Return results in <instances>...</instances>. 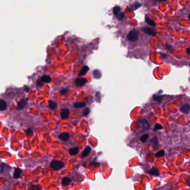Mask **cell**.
Instances as JSON below:
<instances>
[{"mask_svg":"<svg viewBox=\"0 0 190 190\" xmlns=\"http://www.w3.org/2000/svg\"><path fill=\"white\" fill-rule=\"evenodd\" d=\"M70 114L69 110L67 108L63 109L61 112V117L62 119H66L69 118Z\"/></svg>","mask_w":190,"mask_h":190,"instance_id":"obj_6","label":"cell"},{"mask_svg":"<svg viewBox=\"0 0 190 190\" xmlns=\"http://www.w3.org/2000/svg\"><path fill=\"white\" fill-rule=\"evenodd\" d=\"M68 92H69V89H68V88L63 89L61 91V94L62 95H64V94H66Z\"/></svg>","mask_w":190,"mask_h":190,"instance_id":"obj_28","label":"cell"},{"mask_svg":"<svg viewBox=\"0 0 190 190\" xmlns=\"http://www.w3.org/2000/svg\"><path fill=\"white\" fill-rule=\"evenodd\" d=\"M153 99L156 102H161L163 99L162 96H157V95H154L153 96Z\"/></svg>","mask_w":190,"mask_h":190,"instance_id":"obj_22","label":"cell"},{"mask_svg":"<svg viewBox=\"0 0 190 190\" xmlns=\"http://www.w3.org/2000/svg\"><path fill=\"white\" fill-rule=\"evenodd\" d=\"M91 147H90V146H87V147H86V148L85 149V150H83V153H82V157L83 158H84V157H85L87 156L90 154V152H91Z\"/></svg>","mask_w":190,"mask_h":190,"instance_id":"obj_13","label":"cell"},{"mask_svg":"<svg viewBox=\"0 0 190 190\" xmlns=\"http://www.w3.org/2000/svg\"><path fill=\"white\" fill-rule=\"evenodd\" d=\"M59 139L62 141H66L70 138V134L69 133H63L59 135Z\"/></svg>","mask_w":190,"mask_h":190,"instance_id":"obj_8","label":"cell"},{"mask_svg":"<svg viewBox=\"0 0 190 190\" xmlns=\"http://www.w3.org/2000/svg\"><path fill=\"white\" fill-rule=\"evenodd\" d=\"M186 53H187L189 55H190V47H189V48H187V49H186Z\"/></svg>","mask_w":190,"mask_h":190,"instance_id":"obj_32","label":"cell"},{"mask_svg":"<svg viewBox=\"0 0 190 190\" xmlns=\"http://www.w3.org/2000/svg\"><path fill=\"white\" fill-rule=\"evenodd\" d=\"M189 65H190V63H189Z\"/></svg>","mask_w":190,"mask_h":190,"instance_id":"obj_35","label":"cell"},{"mask_svg":"<svg viewBox=\"0 0 190 190\" xmlns=\"http://www.w3.org/2000/svg\"><path fill=\"white\" fill-rule=\"evenodd\" d=\"M116 17H117V18L119 20V21H121V20H122L124 19V17H125V14H124V12H120L119 14L116 16Z\"/></svg>","mask_w":190,"mask_h":190,"instance_id":"obj_26","label":"cell"},{"mask_svg":"<svg viewBox=\"0 0 190 190\" xmlns=\"http://www.w3.org/2000/svg\"><path fill=\"white\" fill-rule=\"evenodd\" d=\"M63 166H64V164L62 162L59 161H55V160L52 161L51 163V165H50L51 167L55 170L61 169L63 167Z\"/></svg>","mask_w":190,"mask_h":190,"instance_id":"obj_2","label":"cell"},{"mask_svg":"<svg viewBox=\"0 0 190 190\" xmlns=\"http://www.w3.org/2000/svg\"><path fill=\"white\" fill-rule=\"evenodd\" d=\"M32 134V131L31 129H28L27 131H26V135H27L28 136L29 135H31Z\"/></svg>","mask_w":190,"mask_h":190,"instance_id":"obj_31","label":"cell"},{"mask_svg":"<svg viewBox=\"0 0 190 190\" xmlns=\"http://www.w3.org/2000/svg\"><path fill=\"white\" fill-rule=\"evenodd\" d=\"M187 185H188L189 186H190V178L188 180V181H187Z\"/></svg>","mask_w":190,"mask_h":190,"instance_id":"obj_33","label":"cell"},{"mask_svg":"<svg viewBox=\"0 0 190 190\" xmlns=\"http://www.w3.org/2000/svg\"><path fill=\"white\" fill-rule=\"evenodd\" d=\"M149 173L150 174L154 175L156 176H158L159 174L158 169L156 167H153L152 169H151L149 171Z\"/></svg>","mask_w":190,"mask_h":190,"instance_id":"obj_12","label":"cell"},{"mask_svg":"<svg viewBox=\"0 0 190 190\" xmlns=\"http://www.w3.org/2000/svg\"><path fill=\"white\" fill-rule=\"evenodd\" d=\"M165 150H159V151H158V152L156 153V157H157V158L162 157H163V156H165Z\"/></svg>","mask_w":190,"mask_h":190,"instance_id":"obj_23","label":"cell"},{"mask_svg":"<svg viewBox=\"0 0 190 190\" xmlns=\"http://www.w3.org/2000/svg\"><path fill=\"white\" fill-rule=\"evenodd\" d=\"M163 129L162 126H161V124H159L158 123H156L154 127V131H157V130H160V129Z\"/></svg>","mask_w":190,"mask_h":190,"instance_id":"obj_27","label":"cell"},{"mask_svg":"<svg viewBox=\"0 0 190 190\" xmlns=\"http://www.w3.org/2000/svg\"><path fill=\"white\" fill-rule=\"evenodd\" d=\"M41 81L44 83H50L51 81V78L48 75H44L41 78Z\"/></svg>","mask_w":190,"mask_h":190,"instance_id":"obj_18","label":"cell"},{"mask_svg":"<svg viewBox=\"0 0 190 190\" xmlns=\"http://www.w3.org/2000/svg\"><path fill=\"white\" fill-rule=\"evenodd\" d=\"M189 20H190V14L189 15Z\"/></svg>","mask_w":190,"mask_h":190,"instance_id":"obj_34","label":"cell"},{"mask_svg":"<svg viewBox=\"0 0 190 190\" xmlns=\"http://www.w3.org/2000/svg\"><path fill=\"white\" fill-rule=\"evenodd\" d=\"M87 82V79L85 78H79L76 79L75 80V84L77 87H82Z\"/></svg>","mask_w":190,"mask_h":190,"instance_id":"obj_5","label":"cell"},{"mask_svg":"<svg viewBox=\"0 0 190 190\" xmlns=\"http://www.w3.org/2000/svg\"><path fill=\"white\" fill-rule=\"evenodd\" d=\"M138 35H139V32L137 30H134L129 32L127 36V39L130 41L134 42L138 39Z\"/></svg>","mask_w":190,"mask_h":190,"instance_id":"obj_1","label":"cell"},{"mask_svg":"<svg viewBox=\"0 0 190 190\" xmlns=\"http://www.w3.org/2000/svg\"><path fill=\"white\" fill-rule=\"evenodd\" d=\"M90 111V109L89 108L85 109L84 110V111H83V116H87V115L89 114Z\"/></svg>","mask_w":190,"mask_h":190,"instance_id":"obj_29","label":"cell"},{"mask_svg":"<svg viewBox=\"0 0 190 190\" xmlns=\"http://www.w3.org/2000/svg\"><path fill=\"white\" fill-rule=\"evenodd\" d=\"M5 166V164L3 163H0V172H2L3 171V168Z\"/></svg>","mask_w":190,"mask_h":190,"instance_id":"obj_30","label":"cell"},{"mask_svg":"<svg viewBox=\"0 0 190 190\" xmlns=\"http://www.w3.org/2000/svg\"><path fill=\"white\" fill-rule=\"evenodd\" d=\"M7 107V104L5 101L2 99H0V111H5Z\"/></svg>","mask_w":190,"mask_h":190,"instance_id":"obj_11","label":"cell"},{"mask_svg":"<svg viewBox=\"0 0 190 190\" xmlns=\"http://www.w3.org/2000/svg\"><path fill=\"white\" fill-rule=\"evenodd\" d=\"M120 11H121V8L119 7V6H115L113 9V14L117 16L119 14L120 12Z\"/></svg>","mask_w":190,"mask_h":190,"instance_id":"obj_24","label":"cell"},{"mask_svg":"<svg viewBox=\"0 0 190 190\" xmlns=\"http://www.w3.org/2000/svg\"><path fill=\"white\" fill-rule=\"evenodd\" d=\"M149 134H145V135H143L142 136H141L140 138V141L142 142H145L147 141V139L149 138Z\"/></svg>","mask_w":190,"mask_h":190,"instance_id":"obj_25","label":"cell"},{"mask_svg":"<svg viewBox=\"0 0 190 190\" xmlns=\"http://www.w3.org/2000/svg\"><path fill=\"white\" fill-rule=\"evenodd\" d=\"M74 107L76 108H83L85 107L86 106V104L83 102L82 103H75L73 105Z\"/></svg>","mask_w":190,"mask_h":190,"instance_id":"obj_20","label":"cell"},{"mask_svg":"<svg viewBox=\"0 0 190 190\" xmlns=\"http://www.w3.org/2000/svg\"><path fill=\"white\" fill-rule=\"evenodd\" d=\"M71 180L69 177H64L62 180V184L63 186H67L69 185L71 182Z\"/></svg>","mask_w":190,"mask_h":190,"instance_id":"obj_14","label":"cell"},{"mask_svg":"<svg viewBox=\"0 0 190 190\" xmlns=\"http://www.w3.org/2000/svg\"><path fill=\"white\" fill-rule=\"evenodd\" d=\"M145 21H146V22L147 24H149V25H150L151 26H153V27H155V26H156V23H155V21H153V20H151L150 18L149 17H147V16H146V18H145Z\"/></svg>","mask_w":190,"mask_h":190,"instance_id":"obj_16","label":"cell"},{"mask_svg":"<svg viewBox=\"0 0 190 190\" xmlns=\"http://www.w3.org/2000/svg\"><path fill=\"white\" fill-rule=\"evenodd\" d=\"M141 6V4L139 2H136L134 3H133L132 5H131V8L133 10H136L138 8H139Z\"/></svg>","mask_w":190,"mask_h":190,"instance_id":"obj_21","label":"cell"},{"mask_svg":"<svg viewBox=\"0 0 190 190\" xmlns=\"http://www.w3.org/2000/svg\"><path fill=\"white\" fill-rule=\"evenodd\" d=\"M22 171L21 169L20 168H17L15 169V172H14V177L15 178H18L20 177V176L21 174H22Z\"/></svg>","mask_w":190,"mask_h":190,"instance_id":"obj_10","label":"cell"},{"mask_svg":"<svg viewBox=\"0 0 190 190\" xmlns=\"http://www.w3.org/2000/svg\"><path fill=\"white\" fill-rule=\"evenodd\" d=\"M139 125L140 127L144 129H147L150 128V125L147 121L145 119H141L139 121Z\"/></svg>","mask_w":190,"mask_h":190,"instance_id":"obj_4","label":"cell"},{"mask_svg":"<svg viewBox=\"0 0 190 190\" xmlns=\"http://www.w3.org/2000/svg\"><path fill=\"white\" fill-rule=\"evenodd\" d=\"M88 70H89V68L87 66H84L79 72V77L84 76L88 72Z\"/></svg>","mask_w":190,"mask_h":190,"instance_id":"obj_9","label":"cell"},{"mask_svg":"<svg viewBox=\"0 0 190 190\" xmlns=\"http://www.w3.org/2000/svg\"><path fill=\"white\" fill-rule=\"evenodd\" d=\"M143 31L145 32L146 33L150 35L151 36H156V31L153 30V29H151L150 27H145L142 29Z\"/></svg>","mask_w":190,"mask_h":190,"instance_id":"obj_3","label":"cell"},{"mask_svg":"<svg viewBox=\"0 0 190 190\" xmlns=\"http://www.w3.org/2000/svg\"><path fill=\"white\" fill-rule=\"evenodd\" d=\"M79 148L78 147H75V148H71L70 150H69V153L71 155H76L79 153Z\"/></svg>","mask_w":190,"mask_h":190,"instance_id":"obj_15","label":"cell"},{"mask_svg":"<svg viewBox=\"0 0 190 190\" xmlns=\"http://www.w3.org/2000/svg\"><path fill=\"white\" fill-rule=\"evenodd\" d=\"M93 75L94 77V78L96 79H99L101 78V72L98 70H94L93 72Z\"/></svg>","mask_w":190,"mask_h":190,"instance_id":"obj_19","label":"cell"},{"mask_svg":"<svg viewBox=\"0 0 190 190\" xmlns=\"http://www.w3.org/2000/svg\"><path fill=\"white\" fill-rule=\"evenodd\" d=\"M57 107V103H56L55 102L52 101V100H50L49 101V107L50 108V109L54 110L56 109Z\"/></svg>","mask_w":190,"mask_h":190,"instance_id":"obj_17","label":"cell"},{"mask_svg":"<svg viewBox=\"0 0 190 190\" xmlns=\"http://www.w3.org/2000/svg\"><path fill=\"white\" fill-rule=\"evenodd\" d=\"M180 111L181 112H182L183 113H188L190 111V105L187 104H184L183 105H182V107H181L180 108Z\"/></svg>","mask_w":190,"mask_h":190,"instance_id":"obj_7","label":"cell"}]
</instances>
